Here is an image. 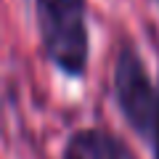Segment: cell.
<instances>
[{"label": "cell", "instance_id": "cell-1", "mask_svg": "<svg viewBox=\"0 0 159 159\" xmlns=\"http://www.w3.org/2000/svg\"><path fill=\"white\" fill-rule=\"evenodd\" d=\"M34 19L45 58L69 80H82L90 61L88 0H34Z\"/></svg>", "mask_w": 159, "mask_h": 159}, {"label": "cell", "instance_id": "cell-2", "mask_svg": "<svg viewBox=\"0 0 159 159\" xmlns=\"http://www.w3.org/2000/svg\"><path fill=\"white\" fill-rule=\"evenodd\" d=\"M111 88L114 101H117L125 122L141 138H151L154 114H157V88L146 72V64H143L138 48L130 43H125L117 53Z\"/></svg>", "mask_w": 159, "mask_h": 159}, {"label": "cell", "instance_id": "cell-3", "mask_svg": "<svg viewBox=\"0 0 159 159\" xmlns=\"http://www.w3.org/2000/svg\"><path fill=\"white\" fill-rule=\"evenodd\" d=\"M61 159H106V133L96 127H82L72 133Z\"/></svg>", "mask_w": 159, "mask_h": 159}, {"label": "cell", "instance_id": "cell-4", "mask_svg": "<svg viewBox=\"0 0 159 159\" xmlns=\"http://www.w3.org/2000/svg\"><path fill=\"white\" fill-rule=\"evenodd\" d=\"M106 159H138V157L130 151V146L122 138L106 133Z\"/></svg>", "mask_w": 159, "mask_h": 159}, {"label": "cell", "instance_id": "cell-5", "mask_svg": "<svg viewBox=\"0 0 159 159\" xmlns=\"http://www.w3.org/2000/svg\"><path fill=\"white\" fill-rule=\"evenodd\" d=\"M151 148H154V159H159V82H157V114H154V127H151Z\"/></svg>", "mask_w": 159, "mask_h": 159}, {"label": "cell", "instance_id": "cell-6", "mask_svg": "<svg viewBox=\"0 0 159 159\" xmlns=\"http://www.w3.org/2000/svg\"><path fill=\"white\" fill-rule=\"evenodd\" d=\"M157 3H159V0H157Z\"/></svg>", "mask_w": 159, "mask_h": 159}]
</instances>
